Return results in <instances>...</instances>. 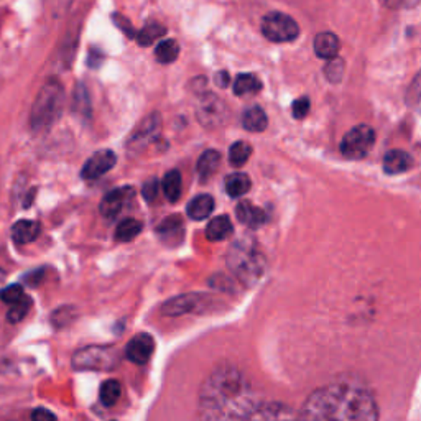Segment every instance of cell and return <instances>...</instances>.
Masks as SVG:
<instances>
[{
    "instance_id": "cell-1",
    "label": "cell",
    "mask_w": 421,
    "mask_h": 421,
    "mask_svg": "<svg viewBox=\"0 0 421 421\" xmlns=\"http://www.w3.org/2000/svg\"><path fill=\"white\" fill-rule=\"evenodd\" d=\"M258 401L251 382L232 365H221L204 380L199 391L201 421H247Z\"/></svg>"
},
{
    "instance_id": "cell-25",
    "label": "cell",
    "mask_w": 421,
    "mask_h": 421,
    "mask_svg": "<svg viewBox=\"0 0 421 421\" xmlns=\"http://www.w3.org/2000/svg\"><path fill=\"white\" fill-rule=\"evenodd\" d=\"M73 112L81 119L91 117V99L84 84H77L73 92Z\"/></svg>"
},
{
    "instance_id": "cell-34",
    "label": "cell",
    "mask_w": 421,
    "mask_h": 421,
    "mask_svg": "<svg viewBox=\"0 0 421 421\" xmlns=\"http://www.w3.org/2000/svg\"><path fill=\"white\" fill-rule=\"evenodd\" d=\"M327 81L331 82H339L342 80V75H344V61L341 58H334L327 63L325 68Z\"/></svg>"
},
{
    "instance_id": "cell-22",
    "label": "cell",
    "mask_w": 421,
    "mask_h": 421,
    "mask_svg": "<svg viewBox=\"0 0 421 421\" xmlns=\"http://www.w3.org/2000/svg\"><path fill=\"white\" fill-rule=\"evenodd\" d=\"M267 124H268L267 114L263 112L262 107L253 106V107H249V109L244 112L242 125H244V129H246V130H249V132H263L267 129Z\"/></svg>"
},
{
    "instance_id": "cell-31",
    "label": "cell",
    "mask_w": 421,
    "mask_h": 421,
    "mask_svg": "<svg viewBox=\"0 0 421 421\" xmlns=\"http://www.w3.org/2000/svg\"><path fill=\"white\" fill-rule=\"evenodd\" d=\"M180 55V45L175 40H163L155 48V58L163 65L173 63Z\"/></svg>"
},
{
    "instance_id": "cell-16",
    "label": "cell",
    "mask_w": 421,
    "mask_h": 421,
    "mask_svg": "<svg viewBox=\"0 0 421 421\" xmlns=\"http://www.w3.org/2000/svg\"><path fill=\"white\" fill-rule=\"evenodd\" d=\"M313 46H315V53L318 56L331 61L337 58V53H339V38L331 32H321L316 35Z\"/></svg>"
},
{
    "instance_id": "cell-4",
    "label": "cell",
    "mask_w": 421,
    "mask_h": 421,
    "mask_svg": "<svg viewBox=\"0 0 421 421\" xmlns=\"http://www.w3.org/2000/svg\"><path fill=\"white\" fill-rule=\"evenodd\" d=\"M63 102H65V91L56 80L45 82L38 92L35 102L32 106L30 125L35 132H46L61 115Z\"/></svg>"
},
{
    "instance_id": "cell-28",
    "label": "cell",
    "mask_w": 421,
    "mask_h": 421,
    "mask_svg": "<svg viewBox=\"0 0 421 421\" xmlns=\"http://www.w3.org/2000/svg\"><path fill=\"white\" fill-rule=\"evenodd\" d=\"M142 232V222L137 219H124L115 229V239L119 242H130Z\"/></svg>"
},
{
    "instance_id": "cell-19",
    "label": "cell",
    "mask_w": 421,
    "mask_h": 421,
    "mask_svg": "<svg viewBox=\"0 0 421 421\" xmlns=\"http://www.w3.org/2000/svg\"><path fill=\"white\" fill-rule=\"evenodd\" d=\"M411 156L403 150H390L384 156V170L387 175L403 173L411 166Z\"/></svg>"
},
{
    "instance_id": "cell-32",
    "label": "cell",
    "mask_w": 421,
    "mask_h": 421,
    "mask_svg": "<svg viewBox=\"0 0 421 421\" xmlns=\"http://www.w3.org/2000/svg\"><path fill=\"white\" fill-rule=\"evenodd\" d=\"M252 155V146L247 142H236L229 149V161L234 166L246 165Z\"/></svg>"
},
{
    "instance_id": "cell-17",
    "label": "cell",
    "mask_w": 421,
    "mask_h": 421,
    "mask_svg": "<svg viewBox=\"0 0 421 421\" xmlns=\"http://www.w3.org/2000/svg\"><path fill=\"white\" fill-rule=\"evenodd\" d=\"M201 295H181L173 300H168L163 305V315L166 316H181L186 313L193 311L199 305Z\"/></svg>"
},
{
    "instance_id": "cell-35",
    "label": "cell",
    "mask_w": 421,
    "mask_h": 421,
    "mask_svg": "<svg viewBox=\"0 0 421 421\" xmlns=\"http://www.w3.org/2000/svg\"><path fill=\"white\" fill-rule=\"evenodd\" d=\"M25 296V291L20 285H11L0 290V298H2L4 303H8V305H15L17 301H20L22 298Z\"/></svg>"
},
{
    "instance_id": "cell-41",
    "label": "cell",
    "mask_w": 421,
    "mask_h": 421,
    "mask_svg": "<svg viewBox=\"0 0 421 421\" xmlns=\"http://www.w3.org/2000/svg\"><path fill=\"white\" fill-rule=\"evenodd\" d=\"M216 82H218V86L227 87L229 82H231V77H229V75L226 71H221V73H218V75H216Z\"/></svg>"
},
{
    "instance_id": "cell-40",
    "label": "cell",
    "mask_w": 421,
    "mask_h": 421,
    "mask_svg": "<svg viewBox=\"0 0 421 421\" xmlns=\"http://www.w3.org/2000/svg\"><path fill=\"white\" fill-rule=\"evenodd\" d=\"M114 18H115L117 25H119L122 30L127 33V35H132V27H130V23H129V20H127V18H122L119 15H115Z\"/></svg>"
},
{
    "instance_id": "cell-10",
    "label": "cell",
    "mask_w": 421,
    "mask_h": 421,
    "mask_svg": "<svg viewBox=\"0 0 421 421\" xmlns=\"http://www.w3.org/2000/svg\"><path fill=\"white\" fill-rule=\"evenodd\" d=\"M117 156L112 150H101L96 151L89 160L86 161L82 166V178L84 180H96L101 178L102 175H106L107 171H111L115 166Z\"/></svg>"
},
{
    "instance_id": "cell-5",
    "label": "cell",
    "mask_w": 421,
    "mask_h": 421,
    "mask_svg": "<svg viewBox=\"0 0 421 421\" xmlns=\"http://www.w3.org/2000/svg\"><path fill=\"white\" fill-rule=\"evenodd\" d=\"M71 364L76 370H114L120 364V356L112 346H87L76 351Z\"/></svg>"
},
{
    "instance_id": "cell-14",
    "label": "cell",
    "mask_w": 421,
    "mask_h": 421,
    "mask_svg": "<svg viewBox=\"0 0 421 421\" xmlns=\"http://www.w3.org/2000/svg\"><path fill=\"white\" fill-rule=\"evenodd\" d=\"M160 241L168 246H178L184 237V222L180 216H170L156 227Z\"/></svg>"
},
{
    "instance_id": "cell-2",
    "label": "cell",
    "mask_w": 421,
    "mask_h": 421,
    "mask_svg": "<svg viewBox=\"0 0 421 421\" xmlns=\"http://www.w3.org/2000/svg\"><path fill=\"white\" fill-rule=\"evenodd\" d=\"M298 421H379V405L359 385L331 384L308 396Z\"/></svg>"
},
{
    "instance_id": "cell-26",
    "label": "cell",
    "mask_w": 421,
    "mask_h": 421,
    "mask_svg": "<svg viewBox=\"0 0 421 421\" xmlns=\"http://www.w3.org/2000/svg\"><path fill=\"white\" fill-rule=\"evenodd\" d=\"M252 181L246 173H234L226 178V191L231 198H241L251 189Z\"/></svg>"
},
{
    "instance_id": "cell-18",
    "label": "cell",
    "mask_w": 421,
    "mask_h": 421,
    "mask_svg": "<svg viewBox=\"0 0 421 421\" xmlns=\"http://www.w3.org/2000/svg\"><path fill=\"white\" fill-rule=\"evenodd\" d=\"M42 226L37 221H18L12 227V239L18 246H27L40 236Z\"/></svg>"
},
{
    "instance_id": "cell-7",
    "label": "cell",
    "mask_w": 421,
    "mask_h": 421,
    "mask_svg": "<svg viewBox=\"0 0 421 421\" xmlns=\"http://www.w3.org/2000/svg\"><path fill=\"white\" fill-rule=\"evenodd\" d=\"M375 142V132L372 127L362 124L351 129L341 142V153L346 158L360 160L369 153Z\"/></svg>"
},
{
    "instance_id": "cell-24",
    "label": "cell",
    "mask_w": 421,
    "mask_h": 421,
    "mask_svg": "<svg viewBox=\"0 0 421 421\" xmlns=\"http://www.w3.org/2000/svg\"><path fill=\"white\" fill-rule=\"evenodd\" d=\"M262 89V82L258 81L257 76L251 75V73H244L239 75L234 81V94L236 96H252L257 94Z\"/></svg>"
},
{
    "instance_id": "cell-36",
    "label": "cell",
    "mask_w": 421,
    "mask_h": 421,
    "mask_svg": "<svg viewBox=\"0 0 421 421\" xmlns=\"http://www.w3.org/2000/svg\"><path fill=\"white\" fill-rule=\"evenodd\" d=\"M310 99L308 97H300V99H296L293 102L291 106V111H293V117L295 119H305L308 115V112H310Z\"/></svg>"
},
{
    "instance_id": "cell-3",
    "label": "cell",
    "mask_w": 421,
    "mask_h": 421,
    "mask_svg": "<svg viewBox=\"0 0 421 421\" xmlns=\"http://www.w3.org/2000/svg\"><path fill=\"white\" fill-rule=\"evenodd\" d=\"M227 267L244 285L252 287L265 273V257L258 251L256 242L251 239H241L232 244L227 253Z\"/></svg>"
},
{
    "instance_id": "cell-30",
    "label": "cell",
    "mask_w": 421,
    "mask_h": 421,
    "mask_svg": "<svg viewBox=\"0 0 421 421\" xmlns=\"http://www.w3.org/2000/svg\"><path fill=\"white\" fill-rule=\"evenodd\" d=\"M165 32H166V28L163 25H160V23H156V22H151L146 27L142 28L139 33H137V43L142 46H150L151 43L163 37Z\"/></svg>"
},
{
    "instance_id": "cell-37",
    "label": "cell",
    "mask_w": 421,
    "mask_h": 421,
    "mask_svg": "<svg viewBox=\"0 0 421 421\" xmlns=\"http://www.w3.org/2000/svg\"><path fill=\"white\" fill-rule=\"evenodd\" d=\"M406 101L410 104H421V71L418 73V76L415 77V81L411 82V87L406 94Z\"/></svg>"
},
{
    "instance_id": "cell-27",
    "label": "cell",
    "mask_w": 421,
    "mask_h": 421,
    "mask_svg": "<svg viewBox=\"0 0 421 421\" xmlns=\"http://www.w3.org/2000/svg\"><path fill=\"white\" fill-rule=\"evenodd\" d=\"M163 193L170 203H176L181 196V175L178 170H171L163 178Z\"/></svg>"
},
{
    "instance_id": "cell-15",
    "label": "cell",
    "mask_w": 421,
    "mask_h": 421,
    "mask_svg": "<svg viewBox=\"0 0 421 421\" xmlns=\"http://www.w3.org/2000/svg\"><path fill=\"white\" fill-rule=\"evenodd\" d=\"M236 214L239 221H241L244 226L251 229H258L267 222L265 210L257 208V206H253L251 203H247V201H242V203L237 204Z\"/></svg>"
},
{
    "instance_id": "cell-8",
    "label": "cell",
    "mask_w": 421,
    "mask_h": 421,
    "mask_svg": "<svg viewBox=\"0 0 421 421\" xmlns=\"http://www.w3.org/2000/svg\"><path fill=\"white\" fill-rule=\"evenodd\" d=\"M160 129H161V117H160V114L153 112V114L146 115L145 119L142 120L139 125H137L134 134L130 135L129 144H127L129 150L130 151L144 150L145 146H149L151 142H153L156 137H158Z\"/></svg>"
},
{
    "instance_id": "cell-20",
    "label": "cell",
    "mask_w": 421,
    "mask_h": 421,
    "mask_svg": "<svg viewBox=\"0 0 421 421\" xmlns=\"http://www.w3.org/2000/svg\"><path fill=\"white\" fill-rule=\"evenodd\" d=\"M214 210V199L209 194H199L194 199L189 201L186 213L193 221H203L209 218L210 213Z\"/></svg>"
},
{
    "instance_id": "cell-12",
    "label": "cell",
    "mask_w": 421,
    "mask_h": 421,
    "mask_svg": "<svg viewBox=\"0 0 421 421\" xmlns=\"http://www.w3.org/2000/svg\"><path fill=\"white\" fill-rule=\"evenodd\" d=\"M247 421H298V413L283 403L258 405Z\"/></svg>"
},
{
    "instance_id": "cell-11",
    "label": "cell",
    "mask_w": 421,
    "mask_h": 421,
    "mask_svg": "<svg viewBox=\"0 0 421 421\" xmlns=\"http://www.w3.org/2000/svg\"><path fill=\"white\" fill-rule=\"evenodd\" d=\"M155 351V341L153 337L146 332L135 334L129 341L125 347V357L134 364H146L151 359V354Z\"/></svg>"
},
{
    "instance_id": "cell-29",
    "label": "cell",
    "mask_w": 421,
    "mask_h": 421,
    "mask_svg": "<svg viewBox=\"0 0 421 421\" xmlns=\"http://www.w3.org/2000/svg\"><path fill=\"white\" fill-rule=\"evenodd\" d=\"M122 396V385L117 380H106L101 385L99 398L104 406H114Z\"/></svg>"
},
{
    "instance_id": "cell-13",
    "label": "cell",
    "mask_w": 421,
    "mask_h": 421,
    "mask_svg": "<svg viewBox=\"0 0 421 421\" xmlns=\"http://www.w3.org/2000/svg\"><path fill=\"white\" fill-rule=\"evenodd\" d=\"M134 194L132 188H117L104 196L101 203V214L107 219L115 218L117 214L124 209V206L129 203V199Z\"/></svg>"
},
{
    "instance_id": "cell-33",
    "label": "cell",
    "mask_w": 421,
    "mask_h": 421,
    "mask_svg": "<svg viewBox=\"0 0 421 421\" xmlns=\"http://www.w3.org/2000/svg\"><path fill=\"white\" fill-rule=\"evenodd\" d=\"M30 308H32V300H30V296L25 295L20 301H17L15 305L11 306V311H8V321L20 322L23 318L28 315Z\"/></svg>"
},
{
    "instance_id": "cell-21",
    "label": "cell",
    "mask_w": 421,
    "mask_h": 421,
    "mask_svg": "<svg viewBox=\"0 0 421 421\" xmlns=\"http://www.w3.org/2000/svg\"><path fill=\"white\" fill-rule=\"evenodd\" d=\"M232 234V222L227 216H218L210 219V222L206 227V237L209 239L210 242H219L227 239Z\"/></svg>"
},
{
    "instance_id": "cell-43",
    "label": "cell",
    "mask_w": 421,
    "mask_h": 421,
    "mask_svg": "<svg viewBox=\"0 0 421 421\" xmlns=\"http://www.w3.org/2000/svg\"><path fill=\"white\" fill-rule=\"evenodd\" d=\"M4 282H6V272H4L2 268H0V288L4 287Z\"/></svg>"
},
{
    "instance_id": "cell-23",
    "label": "cell",
    "mask_w": 421,
    "mask_h": 421,
    "mask_svg": "<svg viewBox=\"0 0 421 421\" xmlns=\"http://www.w3.org/2000/svg\"><path fill=\"white\" fill-rule=\"evenodd\" d=\"M221 163V153L218 150H206L198 160V175L203 180H208L209 176H213L219 168Z\"/></svg>"
},
{
    "instance_id": "cell-38",
    "label": "cell",
    "mask_w": 421,
    "mask_h": 421,
    "mask_svg": "<svg viewBox=\"0 0 421 421\" xmlns=\"http://www.w3.org/2000/svg\"><path fill=\"white\" fill-rule=\"evenodd\" d=\"M142 194H144L145 201H149V203L155 201L156 196H158V181H156L155 178L146 181V183L144 184V188H142Z\"/></svg>"
},
{
    "instance_id": "cell-9",
    "label": "cell",
    "mask_w": 421,
    "mask_h": 421,
    "mask_svg": "<svg viewBox=\"0 0 421 421\" xmlns=\"http://www.w3.org/2000/svg\"><path fill=\"white\" fill-rule=\"evenodd\" d=\"M196 115L204 127H218L226 117V106L218 96L208 92V94L201 96L198 107H196Z\"/></svg>"
},
{
    "instance_id": "cell-6",
    "label": "cell",
    "mask_w": 421,
    "mask_h": 421,
    "mask_svg": "<svg viewBox=\"0 0 421 421\" xmlns=\"http://www.w3.org/2000/svg\"><path fill=\"white\" fill-rule=\"evenodd\" d=\"M262 33L267 40L273 43H288L296 40L300 35V27L295 18L282 12H270L262 20Z\"/></svg>"
},
{
    "instance_id": "cell-39",
    "label": "cell",
    "mask_w": 421,
    "mask_h": 421,
    "mask_svg": "<svg viewBox=\"0 0 421 421\" xmlns=\"http://www.w3.org/2000/svg\"><path fill=\"white\" fill-rule=\"evenodd\" d=\"M32 421H56V416L46 408H37L32 413Z\"/></svg>"
},
{
    "instance_id": "cell-42",
    "label": "cell",
    "mask_w": 421,
    "mask_h": 421,
    "mask_svg": "<svg viewBox=\"0 0 421 421\" xmlns=\"http://www.w3.org/2000/svg\"><path fill=\"white\" fill-rule=\"evenodd\" d=\"M71 2L73 0H53V4H55V7H58V8H65L70 6Z\"/></svg>"
}]
</instances>
